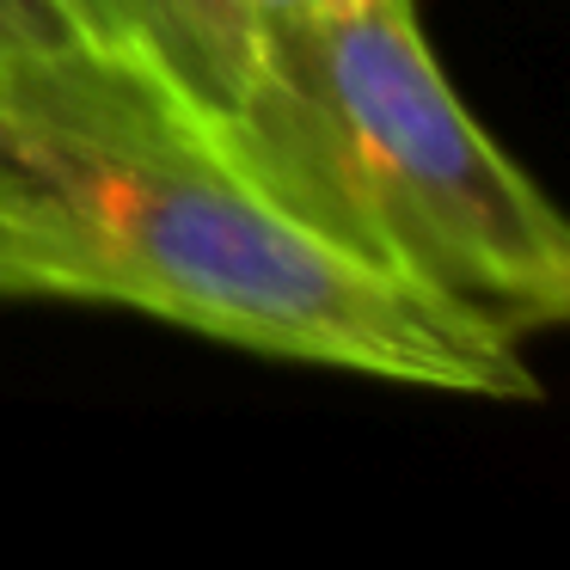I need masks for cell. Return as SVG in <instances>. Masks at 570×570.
Wrapping results in <instances>:
<instances>
[{"instance_id":"7a4b0ae2","label":"cell","mask_w":570,"mask_h":570,"mask_svg":"<svg viewBox=\"0 0 570 570\" xmlns=\"http://www.w3.org/2000/svg\"><path fill=\"white\" fill-rule=\"evenodd\" d=\"M222 141L356 264L521 344L570 313L546 190L460 105L417 0H264V43Z\"/></svg>"},{"instance_id":"277c9868","label":"cell","mask_w":570,"mask_h":570,"mask_svg":"<svg viewBox=\"0 0 570 570\" xmlns=\"http://www.w3.org/2000/svg\"><path fill=\"white\" fill-rule=\"evenodd\" d=\"M56 43H105L87 0H0V56L56 50Z\"/></svg>"},{"instance_id":"3957f363","label":"cell","mask_w":570,"mask_h":570,"mask_svg":"<svg viewBox=\"0 0 570 570\" xmlns=\"http://www.w3.org/2000/svg\"><path fill=\"white\" fill-rule=\"evenodd\" d=\"M105 43L148 62L185 105L227 124L258 75L264 0H87Z\"/></svg>"},{"instance_id":"6da1fadb","label":"cell","mask_w":570,"mask_h":570,"mask_svg":"<svg viewBox=\"0 0 570 570\" xmlns=\"http://www.w3.org/2000/svg\"><path fill=\"white\" fill-rule=\"evenodd\" d=\"M0 301L129 307L276 362L540 399L521 344L320 239L197 105L105 43L0 56Z\"/></svg>"}]
</instances>
